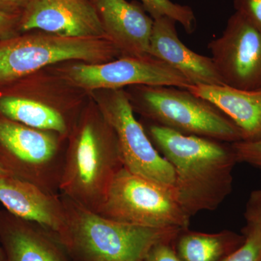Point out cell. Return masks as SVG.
Listing matches in <instances>:
<instances>
[{
  "mask_svg": "<svg viewBox=\"0 0 261 261\" xmlns=\"http://www.w3.org/2000/svg\"><path fill=\"white\" fill-rule=\"evenodd\" d=\"M147 135L172 166L175 197L189 216L216 210L231 193L238 162L231 143L155 123L149 126Z\"/></svg>",
  "mask_w": 261,
  "mask_h": 261,
  "instance_id": "obj_1",
  "label": "cell"
},
{
  "mask_svg": "<svg viewBox=\"0 0 261 261\" xmlns=\"http://www.w3.org/2000/svg\"><path fill=\"white\" fill-rule=\"evenodd\" d=\"M61 196L67 225L60 241L73 261H142L152 247L173 243L183 231L119 222Z\"/></svg>",
  "mask_w": 261,
  "mask_h": 261,
  "instance_id": "obj_2",
  "label": "cell"
},
{
  "mask_svg": "<svg viewBox=\"0 0 261 261\" xmlns=\"http://www.w3.org/2000/svg\"><path fill=\"white\" fill-rule=\"evenodd\" d=\"M123 167L113 128L105 118L99 126L87 119L65 154L60 194L97 213L113 178Z\"/></svg>",
  "mask_w": 261,
  "mask_h": 261,
  "instance_id": "obj_3",
  "label": "cell"
},
{
  "mask_svg": "<svg viewBox=\"0 0 261 261\" xmlns=\"http://www.w3.org/2000/svg\"><path fill=\"white\" fill-rule=\"evenodd\" d=\"M138 87L135 103L155 124L226 143L243 140L241 130L226 115L187 89L168 86Z\"/></svg>",
  "mask_w": 261,
  "mask_h": 261,
  "instance_id": "obj_4",
  "label": "cell"
},
{
  "mask_svg": "<svg viewBox=\"0 0 261 261\" xmlns=\"http://www.w3.org/2000/svg\"><path fill=\"white\" fill-rule=\"evenodd\" d=\"M97 214L136 226L189 228L191 217L178 203L173 189L123 167L108 190Z\"/></svg>",
  "mask_w": 261,
  "mask_h": 261,
  "instance_id": "obj_5",
  "label": "cell"
},
{
  "mask_svg": "<svg viewBox=\"0 0 261 261\" xmlns=\"http://www.w3.org/2000/svg\"><path fill=\"white\" fill-rule=\"evenodd\" d=\"M119 53L107 39L63 37L47 33L16 38L0 44V84L13 82L59 62L106 63Z\"/></svg>",
  "mask_w": 261,
  "mask_h": 261,
  "instance_id": "obj_6",
  "label": "cell"
},
{
  "mask_svg": "<svg viewBox=\"0 0 261 261\" xmlns=\"http://www.w3.org/2000/svg\"><path fill=\"white\" fill-rule=\"evenodd\" d=\"M61 135L0 120V147L8 155L3 167L16 177L58 194L64 166Z\"/></svg>",
  "mask_w": 261,
  "mask_h": 261,
  "instance_id": "obj_7",
  "label": "cell"
},
{
  "mask_svg": "<svg viewBox=\"0 0 261 261\" xmlns=\"http://www.w3.org/2000/svg\"><path fill=\"white\" fill-rule=\"evenodd\" d=\"M101 113L116 136L123 166L130 172L173 189L174 171L137 121L128 94L113 90L101 106Z\"/></svg>",
  "mask_w": 261,
  "mask_h": 261,
  "instance_id": "obj_8",
  "label": "cell"
},
{
  "mask_svg": "<svg viewBox=\"0 0 261 261\" xmlns=\"http://www.w3.org/2000/svg\"><path fill=\"white\" fill-rule=\"evenodd\" d=\"M208 49L224 86L261 90V32L243 15L235 12Z\"/></svg>",
  "mask_w": 261,
  "mask_h": 261,
  "instance_id": "obj_9",
  "label": "cell"
},
{
  "mask_svg": "<svg viewBox=\"0 0 261 261\" xmlns=\"http://www.w3.org/2000/svg\"><path fill=\"white\" fill-rule=\"evenodd\" d=\"M68 76L87 89L116 90L126 86H168L187 89L192 84L164 62L148 56L125 57L115 61L73 65Z\"/></svg>",
  "mask_w": 261,
  "mask_h": 261,
  "instance_id": "obj_10",
  "label": "cell"
},
{
  "mask_svg": "<svg viewBox=\"0 0 261 261\" xmlns=\"http://www.w3.org/2000/svg\"><path fill=\"white\" fill-rule=\"evenodd\" d=\"M19 28L63 37L107 39L92 0H31Z\"/></svg>",
  "mask_w": 261,
  "mask_h": 261,
  "instance_id": "obj_11",
  "label": "cell"
},
{
  "mask_svg": "<svg viewBox=\"0 0 261 261\" xmlns=\"http://www.w3.org/2000/svg\"><path fill=\"white\" fill-rule=\"evenodd\" d=\"M0 202L10 214L42 226L59 240L66 229V211L60 193L10 175L0 178Z\"/></svg>",
  "mask_w": 261,
  "mask_h": 261,
  "instance_id": "obj_12",
  "label": "cell"
},
{
  "mask_svg": "<svg viewBox=\"0 0 261 261\" xmlns=\"http://www.w3.org/2000/svg\"><path fill=\"white\" fill-rule=\"evenodd\" d=\"M107 39L126 57L149 56L154 20L142 5L126 0H92Z\"/></svg>",
  "mask_w": 261,
  "mask_h": 261,
  "instance_id": "obj_13",
  "label": "cell"
},
{
  "mask_svg": "<svg viewBox=\"0 0 261 261\" xmlns=\"http://www.w3.org/2000/svg\"><path fill=\"white\" fill-rule=\"evenodd\" d=\"M176 23L167 17L154 20L149 56L177 70L192 85L224 86L212 58L197 54L184 44Z\"/></svg>",
  "mask_w": 261,
  "mask_h": 261,
  "instance_id": "obj_14",
  "label": "cell"
},
{
  "mask_svg": "<svg viewBox=\"0 0 261 261\" xmlns=\"http://www.w3.org/2000/svg\"><path fill=\"white\" fill-rule=\"evenodd\" d=\"M12 216L0 223L5 261H73L56 234L35 223Z\"/></svg>",
  "mask_w": 261,
  "mask_h": 261,
  "instance_id": "obj_15",
  "label": "cell"
},
{
  "mask_svg": "<svg viewBox=\"0 0 261 261\" xmlns=\"http://www.w3.org/2000/svg\"><path fill=\"white\" fill-rule=\"evenodd\" d=\"M187 89L226 115L241 130L243 140H261V90L209 85H192Z\"/></svg>",
  "mask_w": 261,
  "mask_h": 261,
  "instance_id": "obj_16",
  "label": "cell"
},
{
  "mask_svg": "<svg viewBox=\"0 0 261 261\" xmlns=\"http://www.w3.org/2000/svg\"><path fill=\"white\" fill-rule=\"evenodd\" d=\"M244 241L243 233L228 230L203 233L187 228L178 233L173 245L180 261H222Z\"/></svg>",
  "mask_w": 261,
  "mask_h": 261,
  "instance_id": "obj_17",
  "label": "cell"
},
{
  "mask_svg": "<svg viewBox=\"0 0 261 261\" xmlns=\"http://www.w3.org/2000/svg\"><path fill=\"white\" fill-rule=\"evenodd\" d=\"M0 113L7 119L35 129L65 136L68 124L61 112L44 103L18 97L0 98Z\"/></svg>",
  "mask_w": 261,
  "mask_h": 261,
  "instance_id": "obj_18",
  "label": "cell"
},
{
  "mask_svg": "<svg viewBox=\"0 0 261 261\" xmlns=\"http://www.w3.org/2000/svg\"><path fill=\"white\" fill-rule=\"evenodd\" d=\"M145 11L153 20L167 17L181 24L188 34L195 32L197 20L190 7L173 3L171 0H141Z\"/></svg>",
  "mask_w": 261,
  "mask_h": 261,
  "instance_id": "obj_19",
  "label": "cell"
},
{
  "mask_svg": "<svg viewBox=\"0 0 261 261\" xmlns=\"http://www.w3.org/2000/svg\"><path fill=\"white\" fill-rule=\"evenodd\" d=\"M243 245L222 261H261V231L244 227Z\"/></svg>",
  "mask_w": 261,
  "mask_h": 261,
  "instance_id": "obj_20",
  "label": "cell"
},
{
  "mask_svg": "<svg viewBox=\"0 0 261 261\" xmlns=\"http://www.w3.org/2000/svg\"><path fill=\"white\" fill-rule=\"evenodd\" d=\"M238 163H245L261 170V140L239 141L231 143Z\"/></svg>",
  "mask_w": 261,
  "mask_h": 261,
  "instance_id": "obj_21",
  "label": "cell"
},
{
  "mask_svg": "<svg viewBox=\"0 0 261 261\" xmlns=\"http://www.w3.org/2000/svg\"><path fill=\"white\" fill-rule=\"evenodd\" d=\"M244 217L246 222L245 227L261 231V188L254 190L249 196Z\"/></svg>",
  "mask_w": 261,
  "mask_h": 261,
  "instance_id": "obj_22",
  "label": "cell"
},
{
  "mask_svg": "<svg viewBox=\"0 0 261 261\" xmlns=\"http://www.w3.org/2000/svg\"><path fill=\"white\" fill-rule=\"evenodd\" d=\"M233 6L261 32V0H233Z\"/></svg>",
  "mask_w": 261,
  "mask_h": 261,
  "instance_id": "obj_23",
  "label": "cell"
},
{
  "mask_svg": "<svg viewBox=\"0 0 261 261\" xmlns=\"http://www.w3.org/2000/svg\"><path fill=\"white\" fill-rule=\"evenodd\" d=\"M173 243H162L152 247L142 261H180Z\"/></svg>",
  "mask_w": 261,
  "mask_h": 261,
  "instance_id": "obj_24",
  "label": "cell"
},
{
  "mask_svg": "<svg viewBox=\"0 0 261 261\" xmlns=\"http://www.w3.org/2000/svg\"><path fill=\"white\" fill-rule=\"evenodd\" d=\"M20 16L0 8V38L8 37L16 25L19 27Z\"/></svg>",
  "mask_w": 261,
  "mask_h": 261,
  "instance_id": "obj_25",
  "label": "cell"
},
{
  "mask_svg": "<svg viewBox=\"0 0 261 261\" xmlns=\"http://www.w3.org/2000/svg\"><path fill=\"white\" fill-rule=\"evenodd\" d=\"M30 1L31 0H0V8L10 13L21 15Z\"/></svg>",
  "mask_w": 261,
  "mask_h": 261,
  "instance_id": "obj_26",
  "label": "cell"
},
{
  "mask_svg": "<svg viewBox=\"0 0 261 261\" xmlns=\"http://www.w3.org/2000/svg\"><path fill=\"white\" fill-rule=\"evenodd\" d=\"M10 175L13 176V175L12 174V173H10L9 171L5 169V168L3 167L1 164H0V178L5 177V176H10Z\"/></svg>",
  "mask_w": 261,
  "mask_h": 261,
  "instance_id": "obj_27",
  "label": "cell"
},
{
  "mask_svg": "<svg viewBox=\"0 0 261 261\" xmlns=\"http://www.w3.org/2000/svg\"><path fill=\"white\" fill-rule=\"evenodd\" d=\"M0 261H5L4 252L2 247H0Z\"/></svg>",
  "mask_w": 261,
  "mask_h": 261,
  "instance_id": "obj_28",
  "label": "cell"
}]
</instances>
